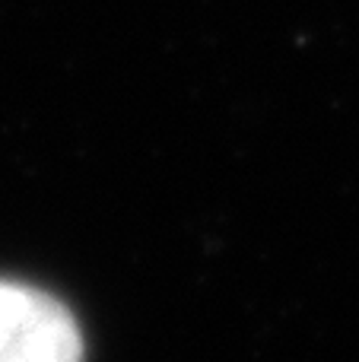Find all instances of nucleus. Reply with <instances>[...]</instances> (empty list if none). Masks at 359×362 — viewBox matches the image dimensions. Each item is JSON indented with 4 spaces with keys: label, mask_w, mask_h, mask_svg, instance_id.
<instances>
[{
    "label": "nucleus",
    "mask_w": 359,
    "mask_h": 362,
    "mask_svg": "<svg viewBox=\"0 0 359 362\" xmlns=\"http://www.w3.org/2000/svg\"><path fill=\"white\" fill-rule=\"evenodd\" d=\"M0 362H83L73 315L42 289L0 280Z\"/></svg>",
    "instance_id": "1"
}]
</instances>
